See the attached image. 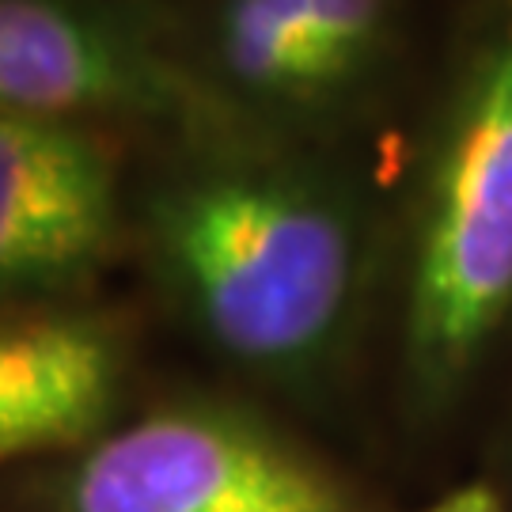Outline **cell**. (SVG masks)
<instances>
[{"label": "cell", "instance_id": "1", "mask_svg": "<svg viewBox=\"0 0 512 512\" xmlns=\"http://www.w3.org/2000/svg\"><path fill=\"white\" fill-rule=\"evenodd\" d=\"M141 243L160 293L220 361L319 395L365 311L372 228L342 171L289 148H202L148 186Z\"/></svg>", "mask_w": 512, "mask_h": 512}, {"label": "cell", "instance_id": "2", "mask_svg": "<svg viewBox=\"0 0 512 512\" xmlns=\"http://www.w3.org/2000/svg\"><path fill=\"white\" fill-rule=\"evenodd\" d=\"M512 323V27L452 92L414 190L403 277V380L437 418Z\"/></svg>", "mask_w": 512, "mask_h": 512}, {"label": "cell", "instance_id": "3", "mask_svg": "<svg viewBox=\"0 0 512 512\" xmlns=\"http://www.w3.org/2000/svg\"><path fill=\"white\" fill-rule=\"evenodd\" d=\"M46 512H361L327 463L228 403L148 410L42 482Z\"/></svg>", "mask_w": 512, "mask_h": 512}, {"label": "cell", "instance_id": "4", "mask_svg": "<svg viewBox=\"0 0 512 512\" xmlns=\"http://www.w3.org/2000/svg\"><path fill=\"white\" fill-rule=\"evenodd\" d=\"M0 103L65 122H133L213 137L232 118L99 0H0Z\"/></svg>", "mask_w": 512, "mask_h": 512}, {"label": "cell", "instance_id": "5", "mask_svg": "<svg viewBox=\"0 0 512 512\" xmlns=\"http://www.w3.org/2000/svg\"><path fill=\"white\" fill-rule=\"evenodd\" d=\"M391 19V0H220L205 84L228 118L315 129L365 95Z\"/></svg>", "mask_w": 512, "mask_h": 512}, {"label": "cell", "instance_id": "6", "mask_svg": "<svg viewBox=\"0 0 512 512\" xmlns=\"http://www.w3.org/2000/svg\"><path fill=\"white\" fill-rule=\"evenodd\" d=\"M122 232L118 164L84 122L0 114V285L46 300L84 285Z\"/></svg>", "mask_w": 512, "mask_h": 512}, {"label": "cell", "instance_id": "7", "mask_svg": "<svg viewBox=\"0 0 512 512\" xmlns=\"http://www.w3.org/2000/svg\"><path fill=\"white\" fill-rule=\"evenodd\" d=\"M126 368V338L99 311L12 315L0 334V456H73L107 437Z\"/></svg>", "mask_w": 512, "mask_h": 512}, {"label": "cell", "instance_id": "8", "mask_svg": "<svg viewBox=\"0 0 512 512\" xmlns=\"http://www.w3.org/2000/svg\"><path fill=\"white\" fill-rule=\"evenodd\" d=\"M421 512H509L505 501L497 497V490L490 482H463L456 490H448L444 497H437L433 505H425Z\"/></svg>", "mask_w": 512, "mask_h": 512}]
</instances>
